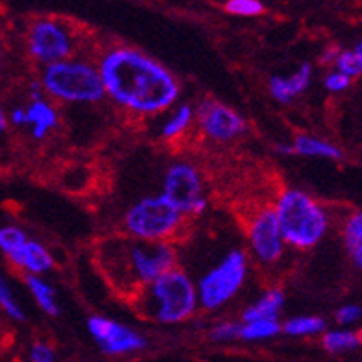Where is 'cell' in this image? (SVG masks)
Wrapping results in <instances>:
<instances>
[{
	"mask_svg": "<svg viewBox=\"0 0 362 362\" xmlns=\"http://www.w3.org/2000/svg\"><path fill=\"white\" fill-rule=\"evenodd\" d=\"M95 59L105 98L132 117L150 119L168 113L180 100V80L139 48L107 45Z\"/></svg>",
	"mask_w": 362,
	"mask_h": 362,
	"instance_id": "6da1fadb",
	"label": "cell"
},
{
	"mask_svg": "<svg viewBox=\"0 0 362 362\" xmlns=\"http://www.w3.org/2000/svg\"><path fill=\"white\" fill-rule=\"evenodd\" d=\"M96 262L107 283L129 300L148 283L177 267V252L172 243H146L122 235L98 244Z\"/></svg>",
	"mask_w": 362,
	"mask_h": 362,
	"instance_id": "7a4b0ae2",
	"label": "cell"
},
{
	"mask_svg": "<svg viewBox=\"0 0 362 362\" xmlns=\"http://www.w3.org/2000/svg\"><path fill=\"white\" fill-rule=\"evenodd\" d=\"M128 301L139 316L165 325L183 324L200 310L194 279L180 267L148 283Z\"/></svg>",
	"mask_w": 362,
	"mask_h": 362,
	"instance_id": "3957f363",
	"label": "cell"
},
{
	"mask_svg": "<svg viewBox=\"0 0 362 362\" xmlns=\"http://www.w3.org/2000/svg\"><path fill=\"white\" fill-rule=\"evenodd\" d=\"M37 81L54 104L95 105L105 100L96 59L83 54L41 67Z\"/></svg>",
	"mask_w": 362,
	"mask_h": 362,
	"instance_id": "277c9868",
	"label": "cell"
},
{
	"mask_svg": "<svg viewBox=\"0 0 362 362\" xmlns=\"http://www.w3.org/2000/svg\"><path fill=\"white\" fill-rule=\"evenodd\" d=\"M283 240L294 250H310L329 229V213L316 198L301 189H285L272 205Z\"/></svg>",
	"mask_w": 362,
	"mask_h": 362,
	"instance_id": "5b68a950",
	"label": "cell"
},
{
	"mask_svg": "<svg viewBox=\"0 0 362 362\" xmlns=\"http://www.w3.org/2000/svg\"><path fill=\"white\" fill-rule=\"evenodd\" d=\"M189 220L170 202L158 192L146 194L128 205L122 213V231L126 237L146 243H172Z\"/></svg>",
	"mask_w": 362,
	"mask_h": 362,
	"instance_id": "8992f818",
	"label": "cell"
},
{
	"mask_svg": "<svg viewBox=\"0 0 362 362\" xmlns=\"http://www.w3.org/2000/svg\"><path fill=\"white\" fill-rule=\"evenodd\" d=\"M83 37L72 23L57 17H35L24 32L26 54L39 67L80 56Z\"/></svg>",
	"mask_w": 362,
	"mask_h": 362,
	"instance_id": "52a82bcc",
	"label": "cell"
},
{
	"mask_svg": "<svg viewBox=\"0 0 362 362\" xmlns=\"http://www.w3.org/2000/svg\"><path fill=\"white\" fill-rule=\"evenodd\" d=\"M250 259L243 248H231L196 279L198 303L204 310L224 309L248 279Z\"/></svg>",
	"mask_w": 362,
	"mask_h": 362,
	"instance_id": "ba28073f",
	"label": "cell"
},
{
	"mask_svg": "<svg viewBox=\"0 0 362 362\" xmlns=\"http://www.w3.org/2000/svg\"><path fill=\"white\" fill-rule=\"evenodd\" d=\"M161 194L187 220L202 216L209 205L200 168L191 161L170 163L163 174Z\"/></svg>",
	"mask_w": 362,
	"mask_h": 362,
	"instance_id": "9c48e42d",
	"label": "cell"
},
{
	"mask_svg": "<svg viewBox=\"0 0 362 362\" xmlns=\"http://www.w3.org/2000/svg\"><path fill=\"white\" fill-rule=\"evenodd\" d=\"M0 252L24 276H45L56 264L45 244L30 238L23 228L13 224L0 228Z\"/></svg>",
	"mask_w": 362,
	"mask_h": 362,
	"instance_id": "30bf717a",
	"label": "cell"
},
{
	"mask_svg": "<svg viewBox=\"0 0 362 362\" xmlns=\"http://www.w3.org/2000/svg\"><path fill=\"white\" fill-rule=\"evenodd\" d=\"M196 126L205 139L211 143L226 144L235 141L246 132V120L229 105L215 100V98H204L194 107Z\"/></svg>",
	"mask_w": 362,
	"mask_h": 362,
	"instance_id": "8fae6325",
	"label": "cell"
},
{
	"mask_svg": "<svg viewBox=\"0 0 362 362\" xmlns=\"http://www.w3.org/2000/svg\"><path fill=\"white\" fill-rule=\"evenodd\" d=\"M248 246L252 257L264 267L281 261L286 244L272 207H262L248 222Z\"/></svg>",
	"mask_w": 362,
	"mask_h": 362,
	"instance_id": "7c38bea8",
	"label": "cell"
},
{
	"mask_svg": "<svg viewBox=\"0 0 362 362\" xmlns=\"http://www.w3.org/2000/svg\"><path fill=\"white\" fill-rule=\"evenodd\" d=\"M87 331L98 344V348L111 357L129 355V353L141 351L148 346L146 337L135 331L134 327L100 315L90 316L87 320Z\"/></svg>",
	"mask_w": 362,
	"mask_h": 362,
	"instance_id": "4fadbf2b",
	"label": "cell"
},
{
	"mask_svg": "<svg viewBox=\"0 0 362 362\" xmlns=\"http://www.w3.org/2000/svg\"><path fill=\"white\" fill-rule=\"evenodd\" d=\"M30 98L24 104L26 110V132L34 141H45L59 128V111L50 98H47L37 80L30 83Z\"/></svg>",
	"mask_w": 362,
	"mask_h": 362,
	"instance_id": "5bb4252c",
	"label": "cell"
},
{
	"mask_svg": "<svg viewBox=\"0 0 362 362\" xmlns=\"http://www.w3.org/2000/svg\"><path fill=\"white\" fill-rule=\"evenodd\" d=\"M313 80V67L310 63H303L300 69H296L292 74H276L268 80V90L270 96L279 104H291L294 98L303 95Z\"/></svg>",
	"mask_w": 362,
	"mask_h": 362,
	"instance_id": "9a60e30c",
	"label": "cell"
},
{
	"mask_svg": "<svg viewBox=\"0 0 362 362\" xmlns=\"http://www.w3.org/2000/svg\"><path fill=\"white\" fill-rule=\"evenodd\" d=\"M285 307V292L281 288H268L262 292L257 300L250 303L243 310V322H253V320H277Z\"/></svg>",
	"mask_w": 362,
	"mask_h": 362,
	"instance_id": "2e32d148",
	"label": "cell"
},
{
	"mask_svg": "<svg viewBox=\"0 0 362 362\" xmlns=\"http://www.w3.org/2000/svg\"><path fill=\"white\" fill-rule=\"evenodd\" d=\"M196 122V111L194 105L191 104H177L170 113L167 115V119L163 120L159 126V137L163 141H180L181 137H185L189 134V129L194 126Z\"/></svg>",
	"mask_w": 362,
	"mask_h": 362,
	"instance_id": "e0dca14e",
	"label": "cell"
},
{
	"mask_svg": "<svg viewBox=\"0 0 362 362\" xmlns=\"http://www.w3.org/2000/svg\"><path fill=\"white\" fill-rule=\"evenodd\" d=\"M292 156L301 158H318V159H340L342 150L334 144L327 143L324 139L315 135H298L292 141Z\"/></svg>",
	"mask_w": 362,
	"mask_h": 362,
	"instance_id": "ac0fdd59",
	"label": "cell"
},
{
	"mask_svg": "<svg viewBox=\"0 0 362 362\" xmlns=\"http://www.w3.org/2000/svg\"><path fill=\"white\" fill-rule=\"evenodd\" d=\"M24 285L28 286L30 294L35 300L37 307L47 316L59 315V303H57L54 286L45 279V276H24Z\"/></svg>",
	"mask_w": 362,
	"mask_h": 362,
	"instance_id": "d6986e66",
	"label": "cell"
},
{
	"mask_svg": "<svg viewBox=\"0 0 362 362\" xmlns=\"http://www.w3.org/2000/svg\"><path fill=\"white\" fill-rule=\"evenodd\" d=\"M342 237L348 257L355 267L362 268V211H355L346 218Z\"/></svg>",
	"mask_w": 362,
	"mask_h": 362,
	"instance_id": "ffe728a7",
	"label": "cell"
},
{
	"mask_svg": "<svg viewBox=\"0 0 362 362\" xmlns=\"http://www.w3.org/2000/svg\"><path fill=\"white\" fill-rule=\"evenodd\" d=\"M281 333L279 320H253L240 324V340L246 342H261V340L274 339Z\"/></svg>",
	"mask_w": 362,
	"mask_h": 362,
	"instance_id": "44dd1931",
	"label": "cell"
},
{
	"mask_svg": "<svg viewBox=\"0 0 362 362\" xmlns=\"http://www.w3.org/2000/svg\"><path fill=\"white\" fill-rule=\"evenodd\" d=\"M325 320L320 316H294L288 318L285 324H281V333L288 337H315V334L324 333Z\"/></svg>",
	"mask_w": 362,
	"mask_h": 362,
	"instance_id": "7402d4cb",
	"label": "cell"
},
{
	"mask_svg": "<svg viewBox=\"0 0 362 362\" xmlns=\"http://www.w3.org/2000/svg\"><path fill=\"white\" fill-rule=\"evenodd\" d=\"M322 344L329 353H344L361 346L357 331H325L322 337Z\"/></svg>",
	"mask_w": 362,
	"mask_h": 362,
	"instance_id": "603a6c76",
	"label": "cell"
},
{
	"mask_svg": "<svg viewBox=\"0 0 362 362\" xmlns=\"http://www.w3.org/2000/svg\"><path fill=\"white\" fill-rule=\"evenodd\" d=\"M0 310H2L8 318L15 320V322H23V320L26 318L23 307H21V303L17 301L13 292H11L10 283L6 281V277L2 276V274H0Z\"/></svg>",
	"mask_w": 362,
	"mask_h": 362,
	"instance_id": "cb8c5ba5",
	"label": "cell"
},
{
	"mask_svg": "<svg viewBox=\"0 0 362 362\" xmlns=\"http://www.w3.org/2000/svg\"><path fill=\"white\" fill-rule=\"evenodd\" d=\"M209 339L213 342H233V340H240V324L238 322H231V320H224L218 322L209 329Z\"/></svg>",
	"mask_w": 362,
	"mask_h": 362,
	"instance_id": "d4e9b609",
	"label": "cell"
},
{
	"mask_svg": "<svg viewBox=\"0 0 362 362\" xmlns=\"http://www.w3.org/2000/svg\"><path fill=\"white\" fill-rule=\"evenodd\" d=\"M226 11L235 17H259L264 11L261 0H228Z\"/></svg>",
	"mask_w": 362,
	"mask_h": 362,
	"instance_id": "484cf974",
	"label": "cell"
},
{
	"mask_svg": "<svg viewBox=\"0 0 362 362\" xmlns=\"http://www.w3.org/2000/svg\"><path fill=\"white\" fill-rule=\"evenodd\" d=\"M334 71L342 72L348 78H357L362 74V63L353 50H340L337 59H334Z\"/></svg>",
	"mask_w": 362,
	"mask_h": 362,
	"instance_id": "4316f807",
	"label": "cell"
},
{
	"mask_svg": "<svg viewBox=\"0 0 362 362\" xmlns=\"http://www.w3.org/2000/svg\"><path fill=\"white\" fill-rule=\"evenodd\" d=\"M30 362H56V353L47 342H35L30 348Z\"/></svg>",
	"mask_w": 362,
	"mask_h": 362,
	"instance_id": "83f0119b",
	"label": "cell"
},
{
	"mask_svg": "<svg viewBox=\"0 0 362 362\" xmlns=\"http://www.w3.org/2000/svg\"><path fill=\"white\" fill-rule=\"evenodd\" d=\"M351 81H353L351 78H348L346 74H342V72L333 71V72H329L327 76H325L324 86L325 89L331 90V93H342V90H346L349 86H351Z\"/></svg>",
	"mask_w": 362,
	"mask_h": 362,
	"instance_id": "f1b7e54d",
	"label": "cell"
},
{
	"mask_svg": "<svg viewBox=\"0 0 362 362\" xmlns=\"http://www.w3.org/2000/svg\"><path fill=\"white\" fill-rule=\"evenodd\" d=\"M362 318V307L358 305H344L337 310V322L342 325H349V324H355L358 320Z\"/></svg>",
	"mask_w": 362,
	"mask_h": 362,
	"instance_id": "f546056e",
	"label": "cell"
},
{
	"mask_svg": "<svg viewBox=\"0 0 362 362\" xmlns=\"http://www.w3.org/2000/svg\"><path fill=\"white\" fill-rule=\"evenodd\" d=\"M8 120H10V126H13V128H26V110H24V104L13 105L8 111Z\"/></svg>",
	"mask_w": 362,
	"mask_h": 362,
	"instance_id": "4dcf8cb0",
	"label": "cell"
},
{
	"mask_svg": "<svg viewBox=\"0 0 362 362\" xmlns=\"http://www.w3.org/2000/svg\"><path fill=\"white\" fill-rule=\"evenodd\" d=\"M6 65H8V45H6L4 34L0 32V78L4 74Z\"/></svg>",
	"mask_w": 362,
	"mask_h": 362,
	"instance_id": "1f68e13d",
	"label": "cell"
},
{
	"mask_svg": "<svg viewBox=\"0 0 362 362\" xmlns=\"http://www.w3.org/2000/svg\"><path fill=\"white\" fill-rule=\"evenodd\" d=\"M10 128V120H8V111L4 110V105L0 104V139L4 137L6 132Z\"/></svg>",
	"mask_w": 362,
	"mask_h": 362,
	"instance_id": "d6a6232c",
	"label": "cell"
},
{
	"mask_svg": "<svg viewBox=\"0 0 362 362\" xmlns=\"http://www.w3.org/2000/svg\"><path fill=\"white\" fill-rule=\"evenodd\" d=\"M339 48H327V50L322 54V63H325V65H333L337 56H339Z\"/></svg>",
	"mask_w": 362,
	"mask_h": 362,
	"instance_id": "836d02e7",
	"label": "cell"
},
{
	"mask_svg": "<svg viewBox=\"0 0 362 362\" xmlns=\"http://www.w3.org/2000/svg\"><path fill=\"white\" fill-rule=\"evenodd\" d=\"M353 52H355V56H357L358 59H361V63H362V41L357 45V47L353 48Z\"/></svg>",
	"mask_w": 362,
	"mask_h": 362,
	"instance_id": "e575fe53",
	"label": "cell"
},
{
	"mask_svg": "<svg viewBox=\"0 0 362 362\" xmlns=\"http://www.w3.org/2000/svg\"><path fill=\"white\" fill-rule=\"evenodd\" d=\"M357 337H358V340H361V344H362V329H358V331H357Z\"/></svg>",
	"mask_w": 362,
	"mask_h": 362,
	"instance_id": "d590c367",
	"label": "cell"
}]
</instances>
